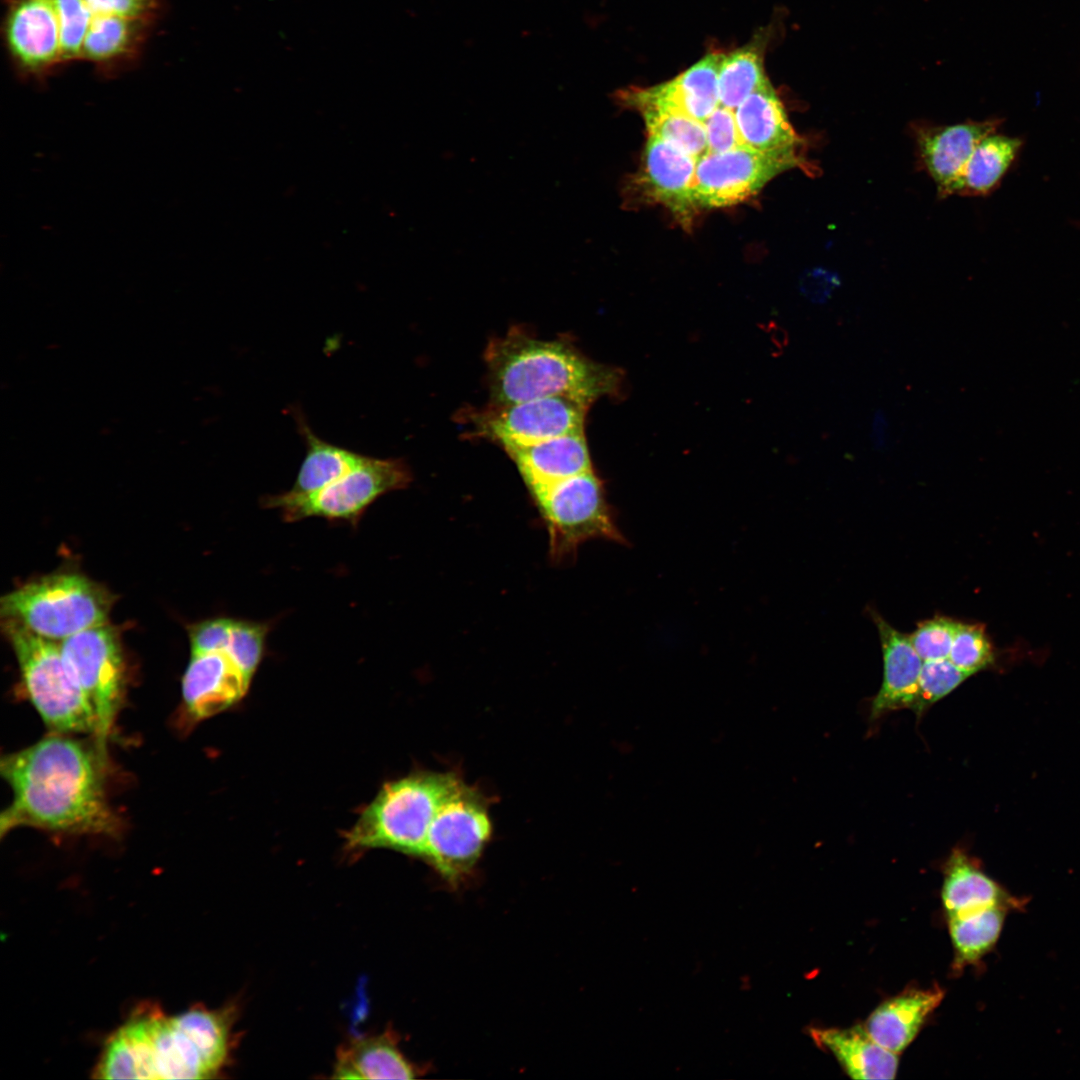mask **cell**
I'll return each instance as SVG.
<instances>
[{
  "label": "cell",
  "instance_id": "8992f818",
  "mask_svg": "<svg viewBox=\"0 0 1080 1080\" xmlns=\"http://www.w3.org/2000/svg\"><path fill=\"white\" fill-rule=\"evenodd\" d=\"M112 595L76 573L44 576L1 599L3 619L14 620L34 634L61 642L107 623Z\"/></svg>",
  "mask_w": 1080,
  "mask_h": 1080
},
{
  "label": "cell",
  "instance_id": "44dd1931",
  "mask_svg": "<svg viewBox=\"0 0 1080 1080\" xmlns=\"http://www.w3.org/2000/svg\"><path fill=\"white\" fill-rule=\"evenodd\" d=\"M733 112L742 145L763 152L805 153L803 139L790 124L770 83L750 94Z\"/></svg>",
  "mask_w": 1080,
  "mask_h": 1080
},
{
  "label": "cell",
  "instance_id": "4dcf8cb0",
  "mask_svg": "<svg viewBox=\"0 0 1080 1080\" xmlns=\"http://www.w3.org/2000/svg\"><path fill=\"white\" fill-rule=\"evenodd\" d=\"M971 675L948 658L923 662L913 711L920 717L930 706L949 695Z\"/></svg>",
  "mask_w": 1080,
  "mask_h": 1080
},
{
  "label": "cell",
  "instance_id": "277c9868",
  "mask_svg": "<svg viewBox=\"0 0 1080 1080\" xmlns=\"http://www.w3.org/2000/svg\"><path fill=\"white\" fill-rule=\"evenodd\" d=\"M460 779L453 772L417 771L385 783L345 833L346 847L423 857L431 823Z\"/></svg>",
  "mask_w": 1080,
  "mask_h": 1080
},
{
  "label": "cell",
  "instance_id": "7402d4cb",
  "mask_svg": "<svg viewBox=\"0 0 1080 1080\" xmlns=\"http://www.w3.org/2000/svg\"><path fill=\"white\" fill-rule=\"evenodd\" d=\"M943 997L944 991L937 985L905 990L878 1006L864 1027L877 1043L899 1054L914 1040Z\"/></svg>",
  "mask_w": 1080,
  "mask_h": 1080
},
{
  "label": "cell",
  "instance_id": "f1b7e54d",
  "mask_svg": "<svg viewBox=\"0 0 1080 1080\" xmlns=\"http://www.w3.org/2000/svg\"><path fill=\"white\" fill-rule=\"evenodd\" d=\"M762 39L723 54L719 73L718 90L720 105L735 109L750 94L769 84L763 69Z\"/></svg>",
  "mask_w": 1080,
  "mask_h": 1080
},
{
  "label": "cell",
  "instance_id": "30bf717a",
  "mask_svg": "<svg viewBox=\"0 0 1080 1080\" xmlns=\"http://www.w3.org/2000/svg\"><path fill=\"white\" fill-rule=\"evenodd\" d=\"M491 833L486 799L460 779L431 823L423 858L444 878L457 882L470 873Z\"/></svg>",
  "mask_w": 1080,
  "mask_h": 1080
},
{
  "label": "cell",
  "instance_id": "484cf974",
  "mask_svg": "<svg viewBox=\"0 0 1080 1080\" xmlns=\"http://www.w3.org/2000/svg\"><path fill=\"white\" fill-rule=\"evenodd\" d=\"M295 417L298 431L305 442L306 454L290 492H316L347 474L366 457L324 441L311 430L301 414L297 413Z\"/></svg>",
  "mask_w": 1080,
  "mask_h": 1080
},
{
  "label": "cell",
  "instance_id": "8d00e7d4",
  "mask_svg": "<svg viewBox=\"0 0 1080 1080\" xmlns=\"http://www.w3.org/2000/svg\"><path fill=\"white\" fill-rule=\"evenodd\" d=\"M703 124L708 152H724L742 145L733 110L720 105Z\"/></svg>",
  "mask_w": 1080,
  "mask_h": 1080
},
{
  "label": "cell",
  "instance_id": "d6a6232c",
  "mask_svg": "<svg viewBox=\"0 0 1080 1080\" xmlns=\"http://www.w3.org/2000/svg\"><path fill=\"white\" fill-rule=\"evenodd\" d=\"M59 26L61 65L81 60L90 14L82 0H53Z\"/></svg>",
  "mask_w": 1080,
  "mask_h": 1080
},
{
  "label": "cell",
  "instance_id": "9a60e30c",
  "mask_svg": "<svg viewBox=\"0 0 1080 1080\" xmlns=\"http://www.w3.org/2000/svg\"><path fill=\"white\" fill-rule=\"evenodd\" d=\"M3 33L8 52L23 75L41 79L61 65L53 0H11Z\"/></svg>",
  "mask_w": 1080,
  "mask_h": 1080
},
{
  "label": "cell",
  "instance_id": "4fadbf2b",
  "mask_svg": "<svg viewBox=\"0 0 1080 1080\" xmlns=\"http://www.w3.org/2000/svg\"><path fill=\"white\" fill-rule=\"evenodd\" d=\"M697 158L653 136H648L641 166L626 185L627 201L660 204L687 225L695 206L692 188Z\"/></svg>",
  "mask_w": 1080,
  "mask_h": 1080
},
{
  "label": "cell",
  "instance_id": "7a4b0ae2",
  "mask_svg": "<svg viewBox=\"0 0 1080 1080\" xmlns=\"http://www.w3.org/2000/svg\"><path fill=\"white\" fill-rule=\"evenodd\" d=\"M233 1009L196 1006L168 1015L138 1008L104 1043L97 1079H208L232 1049Z\"/></svg>",
  "mask_w": 1080,
  "mask_h": 1080
},
{
  "label": "cell",
  "instance_id": "8fae6325",
  "mask_svg": "<svg viewBox=\"0 0 1080 1080\" xmlns=\"http://www.w3.org/2000/svg\"><path fill=\"white\" fill-rule=\"evenodd\" d=\"M64 660L91 703L97 719L95 741L103 749L124 690V662L117 633L103 624L59 642Z\"/></svg>",
  "mask_w": 1080,
  "mask_h": 1080
},
{
  "label": "cell",
  "instance_id": "5bb4252c",
  "mask_svg": "<svg viewBox=\"0 0 1080 1080\" xmlns=\"http://www.w3.org/2000/svg\"><path fill=\"white\" fill-rule=\"evenodd\" d=\"M723 54L711 53L674 79L647 88L615 92L618 105L645 111H669L704 122L720 106L718 73Z\"/></svg>",
  "mask_w": 1080,
  "mask_h": 1080
},
{
  "label": "cell",
  "instance_id": "cb8c5ba5",
  "mask_svg": "<svg viewBox=\"0 0 1080 1080\" xmlns=\"http://www.w3.org/2000/svg\"><path fill=\"white\" fill-rule=\"evenodd\" d=\"M152 24L114 15L91 18L81 60L94 64L103 74L112 75L136 60Z\"/></svg>",
  "mask_w": 1080,
  "mask_h": 1080
},
{
  "label": "cell",
  "instance_id": "1f68e13d",
  "mask_svg": "<svg viewBox=\"0 0 1080 1080\" xmlns=\"http://www.w3.org/2000/svg\"><path fill=\"white\" fill-rule=\"evenodd\" d=\"M269 625L234 619L225 651L240 670L252 680L264 655Z\"/></svg>",
  "mask_w": 1080,
  "mask_h": 1080
},
{
  "label": "cell",
  "instance_id": "d4e9b609",
  "mask_svg": "<svg viewBox=\"0 0 1080 1080\" xmlns=\"http://www.w3.org/2000/svg\"><path fill=\"white\" fill-rule=\"evenodd\" d=\"M416 1069L391 1033L352 1039L337 1052V1079H412Z\"/></svg>",
  "mask_w": 1080,
  "mask_h": 1080
},
{
  "label": "cell",
  "instance_id": "9c48e42d",
  "mask_svg": "<svg viewBox=\"0 0 1080 1080\" xmlns=\"http://www.w3.org/2000/svg\"><path fill=\"white\" fill-rule=\"evenodd\" d=\"M794 168L814 174L805 153L763 152L739 145L697 160L692 195L698 209L732 206L756 195L769 181Z\"/></svg>",
  "mask_w": 1080,
  "mask_h": 1080
},
{
  "label": "cell",
  "instance_id": "e0dca14e",
  "mask_svg": "<svg viewBox=\"0 0 1080 1080\" xmlns=\"http://www.w3.org/2000/svg\"><path fill=\"white\" fill-rule=\"evenodd\" d=\"M251 680L225 651L192 654L182 679L184 706L193 720H204L238 703Z\"/></svg>",
  "mask_w": 1080,
  "mask_h": 1080
},
{
  "label": "cell",
  "instance_id": "52a82bcc",
  "mask_svg": "<svg viewBox=\"0 0 1080 1080\" xmlns=\"http://www.w3.org/2000/svg\"><path fill=\"white\" fill-rule=\"evenodd\" d=\"M548 534L553 562L574 559L579 547L602 539L625 545L602 480L593 470L529 490Z\"/></svg>",
  "mask_w": 1080,
  "mask_h": 1080
},
{
  "label": "cell",
  "instance_id": "83f0119b",
  "mask_svg": "<svg viewBox=\"0 0 1080 1080\" xmlns=\"http://www.w3.org/2000/svg\"><path fill=\"white\" fill-rule=\"evenodd\" d=\"M1014 137L989 134L975 147L954 188V194L979 196L990 193L1000 182L1020 147Z\"/></svg>",
  "mask_w": 1080,
  "mask_h": 1080
},
{
  "label": "cell",
  "instance_id": "7c38bea8",
  "mask_svg": "<svg viewBox=\"0 0 1080 1080\" xmlns=\"http://www.w3.org/2000/svg\"><path fill=\"white\" fill-rule=\"evenodd\" d=\"M591 404L569 396H554L511 404H493L471 414L473 432L504 449L584 432Z\"/></svg>",
  "mask_w": 1080,
  "mask_h": 1080
},
{
  "label": "cell",
  "instance_id": "2e32d148",
  "mask_svg": "<svg viewBox=\"0 0 1080 1080\" xmlns=\"http://www.w3.org/2000/svg\"><path fill=\"white\" fill-rule=\"evenodd\" d=\"M999 124V120H988L914 128L920 164L934 180L941 197L954 194L956 182L975 147L996 132Z\"/></svg>",
  "mask_w": 1080,
  "mask_h": 1080
},
{
  "label": "cell",
  "instance_id": "836d02e7",
  "mask_svg": "<svg viewBox=\"0 0 1080 1080\" xmlns=\"http://www.w3.org/2000/svg\"><path fill=\"white\" fill-rule=\"evenodd\" d=\"M948 659L972 675L991 665L994 660L993 648L984 627L960 623Z\"/></svg>",
  "mask_w": 1080,
  "mask_h": 1080
},
{
  "label": "cell",
  "instance_id": "3957f363",
  "mask_svg": "<svg viewBox=\"0 0 1080 1080\" xmlns=\"http://www.w3.org/2000/svg\"><path fill=\"white\" fill-rule=\"evenodd\" d=\"M484 359L493 404L569 396L591 404L616 391L615 369L587 358L562 339H540L513 327L488 343Z\"/></svg>",
  "mask_w": 1080,
  "mask_h": 1080
},
{
  "label": "cell",
  "instance_id": "603a6c76",
  "mask_svg": "<svg viewBox=\"0 0 1080 1080\" xmlns=\"http://www.w3.org/2000/svg\"><path fill=\"white\" fill-rule=\"evenodd\" d=\"M819 1048L829 1051L853 1079H894L898 1054L877 1043L865 1027L808 1029Z\"/></svg>",
  "mask_w": 1080,
  "mask_h": 1080
},
{
  "label": "cell",
  "instance_id": "f546056e",
  "mask_svg": "<svg viewBox=\"0 0 1080 1080\" xmlns=\"http://www.w3.org/2000/svg\"><path fill=\"white\" fill-rule=\"evenodd\" d=\"M648 136L657 137L687 154L700 158L708 152L704 124L687 115L669 111H645Z\"/></svg>",
  "mask_w": 1080,
  "mask_h": 1080
},
{
  "label": "cell",
  "instance_id": "f35d334b",
  "mask_svg": "<svg viewBox=\"0 0 1080 1080\" xmlns=\"http://www.w3.org/2000/svg\"><path fill=\"white\" fill-rule=\"evenodd\" d=\"M839 285L835 273L819 268L805 272L800 280L801 292L814 303L826 302Z\"/></svg>",
  "mask_w": 1080,
  "mask_h": 1080
},
{
  "label": "cell",
  "instance_id": "d590c367",
  "mask_svg": "<svg viewBox=\"0 0 1080 1080\" xmlns=\"http://www.w3.org/2000/svg\"><path fill=\"white\" fill-rule=\"evenodd\" d=\"M90 19L114 15L153 23L160 9V0H82Z\"/></svg>",
  "mask_w": 1080,
  "mask_h": 1080
},
{
  "label": "cell",
  "instance_id": "d6986e66",
  "mask_svg": "<svg viewBox=\"0 0 1080 1080\" xmlns=\"http://www.w3.org/2000/svg\"><path fill=\"white\" fill-rule=\"evenodd\" d=\"M528 491L592 469L584 432L504 449Z\"/></svg>",
  "mask_w": 1080,
  "mask_h": 1080
},
{
  "label": "cell",
  "instance_id": "ab89813d",
  "mask_svg": "<svg viewBox=\"0 0 1080 1080\" xmlns=\"http://www.w3.org/2000/svg\"><path fill=\"white\" fill-rule=\"evenodd\" d=\"M889 438V424L882 410L875 412L871 423V441L876 449H884Z\"/></svg>",
  "mask_w": 1080,
  "mask_h": 1080
},
{
  "label": "cell",
  "instance_id": "ba28073f",
  "mask_svg": "<svg viewBox=\"0 0 1080 1080\" xmlns=\"http://www.w3.org/2000/svg\"><path fill=\"white\" fill-rule=\"evenodd\" d=\"M412 481L408 465L399 458L365 457L347 474L309 494L290 491L262 498L265 508H278L286 521L308 517L343 520L356 525L377 498L406 488Z\"/></svg>",
  "mask_w": 1080,
  "mask_h": 1080
},
{
  "label": "cell",
  "instance_id": "5b68a950",
  "mask_svg": "<svg viewBox=\"0 0 1080 1080\" xmlns=\"http://www.w3.org/2000/svg\"><path fill=\"white\" fill-rule=\"evenodd\" d=\"M28 697L55 732L97 735L94 709L74 678L58 642L45 639L20 623L3 619Z\"/></svg>",
  "mask_w": 1080,
  "mask_h": 1080
},
{
  "label": "cell",
  "instance_id": "6da1fadb",
  "mask_svg": "<svg viewBox=\"0 0 1080 1080\" xmlns=\"http://www.w3.org/2000/svg\"><path fill=\"white\" fill-rule=\"evenodd\" d=\"M12 800L0 834L30 827L65 834L115 836L121 821L105 788V749L55 732L1 759Z\"/></svg>",
  "mask_w": 1080,
  "mask_h": 1080
},
{
  "label": "cell",
  "instance_id": "e575fe53",
  "mask_svg": "<svg viewBox=\"0 0 1080 1080\" xmlns=\"http://www.w3.org/2000/svg\"><path fill=\"white\" fill-rule=\"evenodd\" d=\"M960 623L952 617L936 615L917 624L909 637L923 662L949 657Z\"/></svg>",
  "mask_w": 1080,
  "mask_h": 1080
},
{
  "label": "cell",
  "instance_id": "74e56055",
  "mask_svg": "<svg viewBox=\"0 0 1080 1080\" xmlns=\"http://www.w3.org/2000/svg\"><path fill=\"white\" fill-rule=\"evenodd\" d=\"M234 619L213 618L191 627L190 643L192 654L224 650L229 640Z\"/></svg>",
  "mask_w": 1080,
  "mask_h": 1080
},
{
  "label": "cell",
  "instance_id": "4316f807",
  "mask_svg": "<svg viewBox=\"0 0 1080 1080\" xmlns=\"http://www.w3.org/2000/svg\"><path fill=\"white\" fill-rule=\"evenodd\" d=\"M1009 911L1005 906H991L947 918L955 970L978 963L994 948Z\"/></svg>",
  "mask_w": 1080,
  "mask_h": 1080
},
{
  "label": "cell",
  "instance_id": "ffe728a7",
  "mask_svg": "<svg viewBox=\"0 0 1080 1080\" xmlns=\"http://www.w3.org/2000/svg\"><path fill=\"white\" fill-rule=\"evenodd\" d=\"M942 901L946 916L953 917L991 906L1023 910V898L1010 895L990 878L963 849L954 848L944 869Z\"/></svg>",
  "mask_w": 1080,
  "mask_h": 1080
},
{
  "label": "cell",
  "instance_id": "ac0fdd59",
  "mask_svg": "<svg viewBox=\"0 0 1080 1080\" xmlns=\"http://www.w3.org/2000/svg\"><path fill=\"white\" fill-rule=\"evenodd\" d=\"M872 618L878 630L883 658L882 683L870 706V719L877 721L893 711L913 710L923 660L908 634L895 629L877 613H873Z\"/></svg>",
  "mask_w": 1080,
  "mask_h": 1080
}]
</instances>
